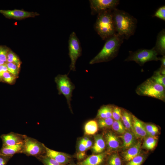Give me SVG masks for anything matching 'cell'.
Masks as SVG:
<instances>
[{"instance_id": "obj_1", "label": "cell", "mask_w": 165, "mask_h": 165, "mask_svg": "<svg viewBox=\"0 0 165 165\" xmlns=\"http://www.w3.org/2000/svg\"><path fill=\"white\" fill-rule=\"evenodd\" d=\"M113 19L116 33L128 39L134 35L137 19L127 12L116 8L112 10Z\"/></svg>"}, {"instance_id": "obj_2", "label": "cell", "mask_w": 165, "mask_h": 165, "mask_svg": "<svg viewBox=\"0 0 165 165\" xmlns=\"http://www.w3.org/2000/svg\"><path fill=\"white\" fill-rule=\"evenodd\" d=\"M124 39L123 36L116 33L106 39L102 49L90 61L89 64H92L106 62L113 59L117 56Z\"/></svg>"}, {"instance_id": "obj_3", "label": "cell", "mask_w": 165, "mask_h": 165, "mask_svg": "<svg viewBox=\"0 0 165 165\" xmlns=\"http://www.w3.org/2000/svg\"><path fill=\"white\" fill-rule=\"evenodd\" d=\"M112 10L105 11L97 14L94 26L95 31L103 40H105L116 33Z\"/></svg>"}, {"instance_id": "obj_4", "label": "cell", "mask_w": 165, "mask_h": 165, "mask_svg": "<svg viewBox=\"0 0 165 165\" xmlns=\"http://www.w3.org/2000/svg\"><path fill=\"white\" fill-rule=\"evenodd\" d=\"M136 92L138 95L151 97L165 101V88L150 78L139 85Z\"/></svg>"}, {"instance_id": "obj_5", "label": "cell", "mask_w": 165, "mask_h": 165, "mask_svg": "<svg viewBox=\"0 0 165 165\" xmlns=\"http://www.w3.org/2000/svg\"><path fill=\"white\" fill-rule=\"evenodd\" d=\"M129 55L125 61H134L140 66L148 61L159 60L158 54L153 48L151 49H140L135 51H129Z\"/></svg>"}, {"instance_id": "obj_6", "label": "cell", "mask_w": 165, "mask_h": 165, "mask_svg": "<svg viewBox=\"0 0 165 165\" xmlns=\"http://www.w3.org/2000/svg\"><path fill=\"white\" fill-rule=\"evenodd\" d=\"M46 152L44 144L36 139L25 135L22 153L27 156H35L37 158L44 155Z\"/></svg>"}, {"instance_id": "obj_7", "label": "cell", "mask_w": 165, "mask_h": 165, "mask_svg": "<svg viewBox=\"0 0 165 165\" xmlns=\"http://www.w3.org/2000/svg\"><path fill=\"white\" fill-rule=\"evenodd\" d=\"M68 54L71 60L70 71H75L76 61L82 55V49L79 40L74 31L70 35L68 41Z\"/></svg>"}, {"instance_id": "obj_8", "label": "cell", "mask_w": 165, "mask_h": 165, "mask_svg": "<svg viewBox=\"0 0 165 165\" xmlns=\"http://www.w3.org/2000/svg\"><path fill=\"white\" fill-rule=\"evenodd\" d=\"M58 90L60 94L63 95L66 98L70 108L72 96V93L75 86L66 75H60L55 78Z\"/></svg>"}, {"instance_id": "obj_9", "label": "cell", "mask_w": 165, "mask_h": 165, "mask_svg": "<svg viewBox=\"0 0 165 165\" xmlns=\"http://www.w3.org/2000/svg\"><path fill=\"white\" fill-rule=\"evenodd\" d=\"M91 14L95 15L103 12L112 10L119 4L118 0H89Z\"/></svg>"}, {"instance_id": "obj_10", "label": "cell", "mask_w": 165, "mask_h": 165, "mask_svg": "<svg viewBox=\"0 0 165 165\" xmlns=\"http://www.w3.org/2000/svg\"><path fill=\"white\" fill-rule=\"evenodd\" d=\"M0 13L6 18L17 20L33 17L39 15V14L36 12H30L16 9L13 10H0Z\"/></svg>"}, {"instance_id": "obj_11", "label": "cell", "mask_w": 165, "mask_h": 165, "mask_svg": "<svg viewBox=\"0 0 165 165\" xmlns=\"http://www.w3.org/2000/svg\"><path fill=\"white\" fill-rule=\"evenodd\" d=\"M25 135L11 132L6 134H3L0 137L2 141V145L11 146L24 142Z\"/></svg>"}, {"instance_id": "obj_12", "label": "cell", "mask_w": 165, "mask_h": 165, "mask_svg": "<svg viewBox=\"0 0 165 165\" xmlns=\"http://www.w3.org/2000/svg\"><path fill=\"white\" fill-rule=\"evenodd\" d=\"M132 130L136 138H143L148 136L145 129L144 123L132 114Z\"/></svg>"}, {"instance_id": "obj_13", "label": "cell", "mask_w": 165, "mask_h": 165, "mask_svg": "<svg viewBox=\"0 0 165 165\" xmlns=\"http://www.w3.org/2000/svg\"><path fill=\"white\" fill-rule=\"evenodd\" d=\"M46 155L58 162L65 165L69 162L70 159V156L64 152L56 151L46 147L45 145Z\"/></svg>"}, {"instance_id": "obj_14", "label": "cell", "mask_w": 165, "mask_h": 165, "mask_svg": "<svg viewBox=\"0 0 165 165\" xmlns=\"http://www.w3.org/2000/svg\"><path fill=\"white\" fill-rule=\"evenodd\" d=\"M141 150V143L137 142L134 145L127 149L123 153L125 160L129 161L136 156L139 155Z\"/></svg>"}, {"instance_id": "obj_15", "label": "cell", "mask_w": 165, "mask_h": 165, "mask_svg": "<svg viewBox=\"0 0 165 165\" xmlns=\"http://www.w3.org/2000/svg\"><path fill=\"white\" fill-rule=\"evenodd\" d=\"M24 142L11 146L2 145L0 150V154L13 156L18 153H22Z\"/></svg>"}, {"instance_id": "obj_16", "label": "cell", "mask_w": 165, "mask_h": 165, "mask_svg": "<svg viewBox=\"0 0 165 165\" xmlns=\"http://www.w3.org/2000/svg\"><path fill=\"white\" fill-rule=\"evenodd\" d=\"M158 54H165V29H163L158 34L156 44L153 47Z\"/></svg>"}, {"instance_id": "obj_17", "label": "cell", "mask_w": 165, "mask_h": 165, "mask_svg": "<svg viewBox=\"0 0 165 165\" xmlns=\"http://www.w3.org/2000/svg\"><path fill=\"white\" fill-rule=\"evenodd\" d=\"M119 137L123 141L122 147L124 149H127L137 142V138L133 133L130 131L126 130Z\"/></svg>"}, {"instance_id": "obj_18", "label": "cell", "mask_w": 165, "mask_h": 165, "mask_svg": "<svg viewBox=\"0 0 165 165\" xmlns=\"http://www.w3.org/2000/svg\"><path fill=\"white\" fill-rule=\"evenodd\" d=\"M108 148L110 150H115L120 146V142L118 138L112 132H107L105 136Z\"/></svg>"}, {"instance_id": "obj_19", "label": "cell", "mask_w": 165, "mask_h": 165, "mask_svg": "<svg viewBox=\"0 0 165 165\" xmlns=\"http://www.w3.org/2000/svg\"><path fill=\"white\" fill-rule=\"evenodd\" d=\"M105 156V153L90 156L79 163V165H98L103 161Z\"/></svg>"}, {"instance_id": "obj_20", "label": "cell", "mask_w": 165, "mask_h": 165, "mask_svg": "<svg viewBox=\"0 0 165 165\" xmlns=\"http://www.w3.org/2000/svg\"><path fill=\"white\" fill-rule=\"evenodd\" d=\"M94 139V143L92 147L93 152L96 153L102 152L105 147V142L103 136L100 134L95 135Z\"/></svg>"}, {"instance_id": "obj_21", "label": "cell", "mask_w": 165, "mask_h": 165, "mask_svg": "<svg viewBox=\"0 0 165 165\" xmlns=\"http://www.w3.org/2000/svg\"><path fill=\"white\" fill-rule=\"evenodd\" d=\"M113 107L110 105L102 106L98 110L96 117L98 119L112 118Z\"/></svg>"}, {"instance_id": "obj_22", "label": "cell", "mask_w": 165, "mask_h": 165, "mask_svg": "<svg viewBox=\"0 0 165 165\" xmlns=\"http://www.w3.org/2000/svg\"><path fill=\"white\" fill-rule=\"evenodd\" d=\"M121 119L126 130L132 131V114L125 110H122Z\"/></svg>"}, {"instance_id": "obj_23", "label": "cell", "mask_w": 165, "mask_h": 165, "mask_svg": "<svg viewBox=\"0 0 165 165\" xmlns=\"http://www.w3.org/2000/svg\"><path fill=\"white\" fill-rule=\"evenodd\" d=\"M98 127L97 123L96 120H90L85 125V133L87 135H94L97 132Z\"/></svg>"}, {"instance_id": "obj_24", "label": "cell", "mask_w": 165, "mask_h": 165, "mask_svg": "<svg viewBox=\"0 0 165 165\" xmlns=\"http://www.w3.org/2000/svg\"><path fill=\"white\" fill-rule=\"evenodd\" d=\"M143 147L148 150H152L156 146L158 139L156 137L148 136L145 138Z\"/></svg>"}, {"instance_id": "obj_25", "label": "cell", "mask_w": 165, "mask_h": 165, "mask_svg": "<svg viewBox=\"0 0 165 165\" xmlns=\"http://www.w3.org/2000/svg\"><path fill=\"white\" fill-rule=\"evenodd\" d=\"M150 78L157 83L165 87V75L161 74L159 70L155 72Z\"/></svg>"}, {"instance_id": "obj_26", "label": "cell", "mask_w": 165, "mask_h": 165, "mask_svg": "<svg viewBox=\"0 0 165 165\" xmlns=\"http://www.w3.org/2000/svg\"><path fill=\"white\" fill-rule=\"evenodd\" d=\"M111 126L115 132L120 134H122L127 130L121 120L114 121Z\"/></svg>"}, {"instance_id": "obj_27", "label": "cell", "mask_w": 165, "mask_h": 165, "mask_svg": "<svg viewBox=\"0 0 165 165\" xmlns=\"http://www.w3.org/2000/svg\"><path fill=\"white\" fill-rule=\"evenodd\" d=\"M37 158L42 162L44 165H65L59 163L46 155L40 156Z\"/></svg>"}, {"instance_id": "obj_28", "label": "cell", "mask_w": 165, "mask_h": 165, "mask_svg": "<svg viewBox=\"0 0 165 165\" xmlns=\"http://www.w3.org/2000/svg\"><path fill=\"white\" fill-rule=\"evenodd\" d=\"M7 63H13L16 65L20 68L21 61L16 55L12 51L9 50L7 56Z\"/></svg>"}, {"instance_id": "obj_29", "label": "cell", "mask_w": 165, "mask_h": 165, "mask_svg": "<svg viewBox=\"0 0 165 165\" xmlns=\"http://www.w3.org/2000/svg\"><path fill=\"white\" fill-rule=\"evenodd\" d=\"M114 121L112 118L99 119L97 123L98 126L101 128L107 127L111 126Z\"/></svg>"}, {"instance_id": "obj_30", "label": "cell", "mask_w": 165, "mask_h": 165, "mask_svg": "<svg viewBox=\"0 0 165 165\" xmlns=\"http://www.w3.org/2000/svg\"><path fill=\"white\" fill-rule=\"evenodd\" d=\"M6 65L8 72L16 77L19 73L20 68L13 63H7Z\"/></svg>"}, {"instance_id": "obj_31", "label": "cell", "mask_w": 165, "mask_h": 165, "mask_svg": "<svg viewBox=\"0 0 165 165\" xmlns=\"http://www.w3.org/2000/svg\"><path fill=\"white\" fill-rule=\"evenodd\" d=\"M122 110L119 107H113L112 118L115 120H120L121 119Z\"/></svg>"}, {"instance_id": "obj_32", "label": "cell", "mask_w": 165, "mask_h": 165, "mask_svg": "<svg viewBox=\"0 0 165 165\" xmlns=\"http://www.w3.org/2000/svg\"><path fill=\"white\" fill-rule=\"evenodd\" d=\"M16 77L8 72H6L3 73L2 78L5 82L11 84L15 80Z\"/></svg>"}, {"instance_id": "obj_33", "label": "cell", "mask_w": 165, "mask_h": 165, "mask_svg": "<svg viewBox=\"0 0 165 165\" xmlns=\"http://www.w3.org/2000/svg\"><path fill=\"white\" fill-rule=\"evenodd\" d=\"M142 155H139L128 161L126 165H141L144 160Z\"/></svg>"}, {"instance_id": "obj_34", "label": "cell", "mask_w": 165, "mask_h": 165, "mask_svg": "<svg viewBox=\"0 0 165 165\" xmlns=\"http://www.w3.org/2000/svg\"><path fill=\"white\" fill-rule=\"evenodd\" d=\"M108 163L109 165H121L120 158L117 154L112 155L109 158Z\"/></svg>"}, {"instance_id": "obj_35", "label": "cell", "mask_w": 165, "mask_h": 165, "mask_svg": "<svg viewBox=\"0 0 165 165\" xmlns=\"http://www.w3.org/2000/svg\"><path fill=\"white\" fill-rule=\"evenodd\" d=\"M9 51L6 46H0V60L5 62H7V56Z\"/></svg>"}, {"instance_id": "obj_36", "label": "cell", "mask_w": 165, "mask_h": 165, "mask_svg": "<svg viewBox=\"0 0 165 165\" xmlns=\"http://www.w3.org/2000/svg\"><path fill=\"white\" fill-rule=\"evenodd\" d=\"M153 16L159 18L165 21V6H162L159 7L155 12Z\"/></svg>"}, {"instance_id": "obj_37", "label": "cell", "mask_w": 165, "mask_h": 165, "mask_svg": "<svg viewBox=\"0 0 165 165\" xmlns=\"http://www.w3.org/2000/svg\"><path fill=\"white\" fill-rule=\"evenodd\" d=\"M88 138L86 137L83 138L80 140L79 145V152H85V151L87 150L85 143Z\"/></svg>"}, {"instance_id": "obj_38", "label": "cell", "mask_w": 165, "mask_h": 165, "mask_svg": "<svg viewBox=\"0 0 165 165\" xmlns=\"http://www.w3.org/2000/svg\"><path fill=\"white\" fill-rule=\"evenodd\" d=\"M144 125L145 129L148 136L151 132L158 128L156 126L153 124L144 123Z\"/></svg>"}, {"instance_id": "obj_39", "label": "cell", "mask_w": 165, "mask_h": 165, "mask_svg": "<svg viewBox=\"0 0 165 165\" xmlns=\"http://www.w3.org/2000/svg\"><path fill=\"white\" fill-rule=\"evenodd\" d=\"M12 156L0 154V165H7L8 162Z\"/></svg>"}, {"instance_id": "obj_40", "label": "cell", "mask_w": 165, "mask_h": 165, "mask_svg": "<svg viewBox=\"0 0 165 165\" xmlns=\"http://www.w3.org/2000/svg\"><path fill=\"white\" fill-rule=\"evenodd\" d=\"M92 145V141L88 138L85 143V145L86 150H87L91 147Z\"/></svg>"}, {"instance_id": "obj_41", "label": "cell", "mask_w": 165, "mask_h": 165, "mask_svg": "<svg viewBox=\"0 0 165 165\" xmlns=\"http://www.w3.org/2000/svg\"><path fill=\"white\" fill-rule=\"evenodd\" d=\"M85 152H78L77 154V157L78 159L81 160L85 158Z\"/></svg>"}, {"instance_id": "obj_42", "label": "cell", "mask_w": 165, "mask_h": 165, "mask_svg": "<svg viewBox=\"0 0 165 165\" xmlns=\"http://www.w3.org/2000/svg\"><path fill=\"white\" fill-rule=\"evenodd\" d=\"M159 60L161 62V67H165V56H163L160 58H159Z\"/></svg>"}, {"instance_id": "obj_43", "label": "cell", "mask_w": 165, "mask_h": 165, "mask_svg": "<svg viewBox=\"0 0 165 165\" xmlns=\"http://www.w3.org/2000/svg\"><path fill=\"white\" fill-rule=\"evenodd\" d=\"M159 132V129L157 128L156 130H153L152 132H151L148 135V136H150L152 137H154L156 136V135Z\"/></svg>"}, {"instance_id": "obj_44", "label": "cell", "mask_w": 165, "mask_h": 165, "mask_svg": "<svg viewBox=\"0 0 165 165\" xmlns=\"http://www.w3.org/2000/svg\"><path fill=\"white\" fill-rule=\"evenodd\" d=\"M5 64V62L3 61L0 60V66Z\"/></svg>"}, {"instance_id": "obj_45", "label": "cell", "mask_w": 165, "mask_h": 165, "mask_svg": "<svg viewBox=\"0 0 165 165\" xmlns=\"http://www.w3.org/2000/svg\"><path fill=\"white\" fill-rule=\"evenodd\" d=\"M72 165H75V164H72Z\"/></svg>"}, {"instance_id": "obj_46", "label": "cell", "mask_w": 165, "mask_h": 165, "mask_svg": "<svg viewBox=\"0 0 165 165\" xmlns=\"http://www.w3.org/2000/svg\"></svg>"}]
</instances>
